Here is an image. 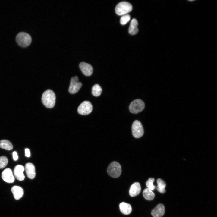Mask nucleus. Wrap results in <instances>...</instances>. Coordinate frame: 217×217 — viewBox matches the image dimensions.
I'll return each mask as SVG.
<instances>
[{
	"mask_svg": "<svg viewBox=\"0 0 217 217\" xmlns=\"http://www.w3.org/2000/svg\"><path fill=\"white\" fill-rule=\"evenodd\" d=\"M56 97L52 90L48 89L43 93L41 100L42 104L46 108H53L55 105Z\"/></svg>",
	"mask_w": 217,
	"mask_h": 217,
	"instance_id": "obj_1",
	"label": "nucleus"
},
{
	"mask_svg": "<svg viewBox=\"0 0 217 217\" xmlns=\"http://www.w3.org/2000/svg\"><path fill=\"white\" fill-rule=\"evenodd\" d=\"M144 107L145 104L143 101L140 99H136L131 103L129 109L131 113L137 114L142 111Z\"/></svg>",
	"mask_w": 217,
	"mask_h": 217,
	"instance_id": "obj_5",
	"label": "nucleus"
},
{
	"mask_svg": "<svg viewBox=\"0 0 217 217\" xmlns=\"http://www.w3.org/2000/svg\"><path fill=\"white\" fill-rule=\"evenodd\" d=\"M13 159L14 160H17L18 158V156L17 152L16 151H14L12 153Z\"/></svg>",
	"mask_w": 217,
	"mask_h": 217,
	"instance_id": "obj_25",
	"label": "nucleus"
},
{
	"mask_svg": "<svg viewBox=\"0 0 217 217\" xmlns=\"http://www.w3.org/2000/svg\"><path fill=\"white\" fill-rule=\"evenodd\" d=\"M24 170V166L21 165H17L14 168V173L16 178L18 180L22 181L25 178L23 172Z\"/></svg>",
	"mask_w": 217,
	"mask_h": 217,
	"instance_id": "obj_11",
	"label": "nucleus"
},
{
	"mask_svg": "<svg viewBox=\"0 0 217 217\" xmlns=\"http://www.w3.org/2000/svg\"><path fill=\"white\" fill-rule=\"evenodd\" d=\"M141 190V188L140 183L137 182H135L130 187L129 191V194L131 197H135L140 193Z\"/></svg>",
	"mask_w": 217,
	"mask_h": 217,
	"instance_id": "obj_14",
	"label": "nucleus"
},
{
	"mask_svg": "<svg viewBox=\"0 0 217 217\" xmlns=\"http://www.w3.org/2000/svg\"><path fill=\"white\" fill-rule=\"evenodd\" d=\"M143 194L144 197L148 200H153L155 197L154 193L148 188H146L143 190Z\"/></svg>",
	"mask_w": 217,
	"mask_h": 217,
	"instance_id": "obj_18",
	"label": "nucleus"
},
{
	"mask_svg": "<svg viewBox=\"0 0 217 217\" xmlns=\"http://www.w3.org/2000/svg\"><path fill=\"white\" fill-rule=\"evenodd\" d=\"M157 190L161 193H163L165 192V188L166 184L165 182L160 178H159L157 181Z\"/></svg>",
	"mask_w": 217,
	"mask_h": 217,
	"instance_id": "obj_20",
	"label": "nucleus"
},
{
	"mask_svg": "<svg viewBox=\"0 0 217 217\" xmlns=\"http://www.w3.org/2000/svg\"><path fill=\"white\" fill-rule=\"evenodd\" d=\"M79 67L83 74L86 76H90L93 73V68L88 63L81 62L79 64Z\"/></svg>",
	"mask_w": 217,
	"mask_h": 217,
	"instance_id": "obj_10",
	"label": "nucleus"
},
{
	"mask_svg": "<svg viewBox=\"0 0 217 217\" xmlns=\"http://www.w3.org/2000/svg\"><path fill=\"white\" fill-rule=\"evenodd\" d=\"M93 106L90 102L85 101L82 102L79 106L78 113L82 115H86L90 113L92 111Z\"/></svg>",
	"mask_w": 217,
	"mask_h": 217,
	"instance_id": "obj_7",
	"label": "nucleus"
},
{
	"mask_svg": "<svg viewBox=\"0 0 217 217\" xmlns=\"http://www.w3.org/2000/svg\"><path fill=\"white\" fill-rule=\"evenodd\" d=\"M154 180V178H149L146 182L147 188L152 190H154L156 188V186L153 184Z\"/></svg>",
	"mask_w": 217,
	"mask_h": 217,
	"instance_id": "obj_22",
	"label": "nucleus"
},
{
	"mask_svg": "<svg viewBox=\"0 0 217 217\" xmlns=\"http://www.w3.org/2000/svg\"><path fill=\"white\" fill-rule=\"evenodd\" d=\"M11 191L14 199L16 200H18L21 198L24 194L23 189L21 187L18 186H13L11 189Z\"/></svg>",
	"mask_w": 217,
	"mask_h": 217,
	"instance_id": "obj_15",
	"label": "nucleus"
},
{
	"mask_svg": "<svg viewBox=\"0 0 217 217\" xmlns=\"http://www.w3.org/2000/svg\"><path fill=\"white\" fill-rule=\"evenodd\" d=\"M25 169L28 177L30 179L34 178L36 175L35 168L34 165L32 163H27L25 165Z\"/></svg>",
	"mask_w": 217,
	"mask_h": 217,
	"instance_id": "obj_13",
	"label": "nucleus"
},
{
	"mask_svg": "<svg viewBox=\"0 0 217 217\" xmlns=\"http://www.w3.org/2000/svg\"><path fill=\"white\" fill-rule=\"evenodd\" d=\"M132 9V6L131 4L126 2H122L116 5L115 12L117 15L123 16L130 12Z\"/></svg>",
	"mask_w": 217,
	"mask_h": 217,
	"instance_id": "obj_2",
	"label": "nucleus"
},
{
	"mask_svg": "<svg viewBox=\"0 0 217 217\" xmlns=\"http://www.w3.org/2000/svg\"><path fill=\"white\" fill-rule=\"evenodd\" d=\"M8 159L7 157L4 156L0 157V168H5L7 165Z\"/></svg>",
	"mask_w": 217,
	"mask_h": 217,
	"instance_id": "obj_23",
	"label": "nucleus"
},
{
	"mask_svg": "<svg viewBox=\"0 0 217 217\" xmlns=\"http://www.w3.org/2000/svg\"><path fill=\"white\" fill-rule=\"evenodd\" d=\"M119 208L121 212L126 215L129 214L131 212L132 210L130 204L124 202L120 203Z\"/></svg>",
	"mask_w": 217,
	"mask_h": 217,
	"instance_id": "obj_16",
	"label": "nucleus"
},
{
	"mask_svg": "<svg viewBox=\"0 0 217 217\" xmlns=\"http://www.w3.org/2000/svg\"><path fill=\"white\" fill-rule=\"evenodd\" d=\"M0 147L6 150H10L13 148V146L8 140H3L0 141Z\"/></svg>",
	"mask_w": 217,
	"mask_h": 217,
	"instance_id": "obj_19",
	"label": "nucleus"
},
{
	"mask_svg": "<svg viewBox=\"0 0 217 217\" xmlns=\"http://www.w3.org/2000/svg\"><path fill=\"white\" fill-rule=\"evenodd\" d=\"M138 22L136 19L133 18L132 19L130 25L128 30L129 33L131 35L136 34L138 31L137 28Z\"/></svg>",
	"mask_w": 217,
	"mask_h": 217,
	"instance_id": "obj_17",
	"label": "nucleus"
},
{
	"mask_svg": "<svg viewBox=\"0 0 217 217\" xmlns=\"http://www.w3.org/2000/svg\"><path fill=\"white\" fill-rule=\"evenodd\" d=\"M130 16L128 14L122 16L120 18V23L122 25H125L130 20Z\"/></svg>",
	"mask_w": 217,
	"mask_h": 217,
	"instance_id": "obj_24",
	"label": "nucleus"
},
{
	"mask_svg": "<svg viewBox=\"0 0 217 217\" xmlns=\"http://www.w3.org/2000/svg\"><path fill=\"white\" fill-rule=\"evenodd\" d=\"M25 156L27 157H29L30 156V152L29 149L28 148H26L25 149Z\"/></svg>",
	"mask_w": 217,
	"mask_h": 217,
	"instance_id": "obj_26",
	"label": "nucleus"
},
{
	"mask_svg": "<svg viewBox=\"0 0 217 217\" xmlns=\"http://www.w3.org/2000/svg\"><path fill=\"white\" fill-rule=\"evenodd\" d=\"M102 91V88L98 84L94 85L92 88V93L94 96H99L101 94Z\"/></svg>",
	"mask_w": 217,
	"mask_h": 217,
	"instance_id": "obj_21",
	"label": "nucleus"
},
{
	"mask_svg": "<svg viewBox=\"0 0 217 217\" xmlns=\"http://www.w3.org/2000/svg\"><path fill=\"white\" fill-rule=\"evenodd\" d=\"M16 40L17 43L20 46L25 47L30 44L32 41V38L28 34L21 32L17 35Z\"/></svg>",
	"mask_w": 217,
	"mask_h": 217,
	"instance_id": "obj_3",
	"label": "nucleus"
},
{
	"mask_svg": "<svg viewBox=\"0 0 217 217\" xmlns=\"http://www.w3.org/2000/svg\"><path fill=\"white\" fill-rule=\"evenodd\" d=\"M165 212V208L162 204H158L151 212V214L153 217H162Z\"/></svg>",
	"mask_w": 217,
	"mask_h": 217,
	"instance_id": "obj_12",
	"label": "nucleus"
},
{
	"mask_svg": "<svg viewBox=\"0 0 217 217\" xmlns=\"http://www.w3.org/2000/svg\"><path fill=\"white\" fill-rule=\"evenodd\" d=\"M82 85V83L79 82L77 77H73L71 80L68 91L71 94H75L79 91Z\"/></svg>",
	"mask_w": 217,
	"mask_h": 217,
	"instance_id": "obj_8",
	"label": "nucleus"
},
{
	"mask_svg": "<svg viewBox=\"0 0 217 217\" xmlns=\"http://www.w3.org/2000/svg\"><path fill=\"white\" fill-rule=\"evenodd\" d=\"M107 171L108 174L112 177L117 178L119 177L121 173V167L117 162H112L108 167Z\"/></svg>",
	"mask_w": 217,
	"mask_h": 217,
	"instance_id": "obj_4",
	"label": "nucleus"
},
{
	"mask_svg": "<svg viewBox=\"0 0 217 217\" xmlns=\"http://www.w3.org/2000/svg\"><path fill=\"white\" fill-rule=\"evenodd\" d=\"M2 177L3 180L8 183H12L14 181V177L11 170L9 168L5 169L2 173Z\"/></svg>",
	"mask_w": 217,
	"mask_h": 217,
	"instance_id": "obj_9",
	"label": "nucleus"
},
{
	"mask_svg": "<svg viewBox=\"0 0 217 217\" xmlns=\"http://www.w3.org/2000/svg\"><path fill=\"white\" fill-rule=\"evenodd\" d=\"M132 134L136 138L141 137L144 134V130L141 122L138 120H135L132 126Z\"/></svg>",
	"mask_w": 217,
	"mask_h": 217,
	"instance_id": "obj_6",
	"label": "nucleus"
}]
</instances>
